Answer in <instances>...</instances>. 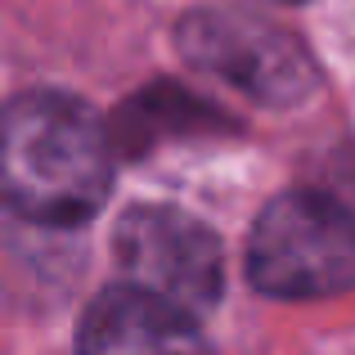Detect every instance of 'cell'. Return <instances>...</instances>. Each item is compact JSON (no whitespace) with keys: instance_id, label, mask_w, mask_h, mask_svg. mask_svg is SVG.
<instances>
[{"instance_id":"cell-1","label":"cell","mask_w":355,"mask_h":355,"mask_svg":"<svg viewBox=\"0 0 355 355\" xmlns=\"http://www.w3.org/2000/svg\"><path fill=\"white\" fill-rule=\"evenodd\" d=\"M113 135L86 99L32 90L0 108V202L32 225L72 230L113 189Z\"/></svg>"},{"instance_id":"cell-2","label":"cell","mask_w":355,"mask_h":355,"mask_svg":"<svg viewBox=\"0 0 355 355\" xmlns=\"http://www.w3.org/2000/svg\"><path fill=\"white\" fill-rule=\"evenodd\" d=\"M248 279L275 302H324L355 288V207L329 189H288L261 207Z\"/></svg>"},{"instance_id":"cell-3","label":"cell","mask_w":355,"mask_h":355,"mask_svg":"<svg viewBox=\"0 0 355 355\" xmlns=\"http://www.w3.org/2000/svg\"><path fill=\"white\" fill-rule=\"evenodd\" d=\"M184 63L270 108H293L320 86L311 50L288 27L248 9H193L175 27Z\"/></svg>"},{"instance_id":"cell-4","label":"cell","mask_w":355,"mask_h":355,"mask_svg":"<svg viewBox=\"0 0 355 355\" xmlns=\"http://www.w3.org/2000/svg\"><path fill=\"white\" fill-rule=\"evenodd\" d=\"M117 266L130 288L180 306L184 315H207L225 293L220 239L180 207H130L117 220Z\"/></svg>"},{"instance_id":"cell-5","label":"cell","mask_w":355,"mask_h":355,"mask_svg":"<svg viewBox=\"0 0 355 355\" xmlns=\"http://www.w3.org/2000/svg\"><path fill=\"white\" fill-rule=\"evenodd\" d=\"M77 355H211V342L180 306L113 284L81 315Z\"/></svg>"},{"instance_id":"cell-6","label":"cell","mask_w":355,"mask_h":355,"mask_svg":"<svg viewBox=\"0 0 355 355\" xmlns=\"http://www.w3.org/2000/svg\"><path fill=\"white\" fill-rule=\"evenodd\" d=\"M216 126H230L225 113L202 104L198 95H189L180 86H153V90H139L121 108L117 121L108 126V135H113V148L144 153L148 144H157L166 135H193V130H216Z\"/></svg>"},{"instance_id":"cell-7","label":"cell","mask_w":355,"mask_h":355,"mask_svg":"<svg viewBox=\"0 0 355 355\" xmlns=\"http://www.w3.org/2000/svg\"><path fill=\"white\" fill-rule=\"evenodd\" d=\"M261 5H302V0H261Z\"/></svg>"}]
</instances>
